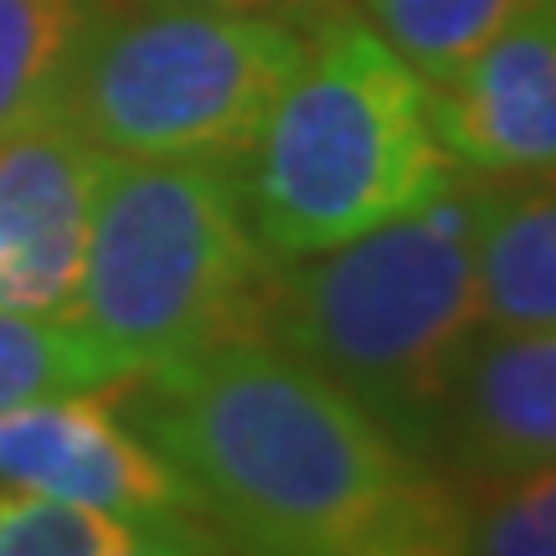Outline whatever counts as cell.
Listing matches in <instances>:
<instances>
[{
	"mask_svg": "<svg viewBox=\"0 0 556 556\" xmlns=\"http://www.w3.org/2000/svg\"><path fill=\"white\" fill-rule=\"evenodd\" d=\"M139 5H160V11H258V16L315 21L325 11H336L340 0H139Z\"/></svg>",
	"mask_w": 556,
	"mask_h": 556,
	"instance_id": "obj_16",
	"label": "cell"
},
{
	"mask_svg": "<svg viewBox=\"0 0 556 556\" xmlns=\"http://www.w3.org/2000/svg\"><path fill=\"white\" fill-rule=\"evenodd\" d=\"M129 381V366L73 319L0 309V413L62 392H114Z\"/></svg>",
	"mask_w": 556,
	"mask_h": 556,
	"instance_id": "obj_12",
	"label": "cell"
},
{
	"mask_svg": "<svg viewBox=\"0 0 556 556\" xmlns=\"http://www.w3.org/2000/svg\"><path fill=\"white\" fill-rule=\"evenodd\" d=\"M242 206L278 263L330 253L458 186L428 83L345 5L309 21L294 78L238 160Z\"/></svg>",
	"mask_w": 556,
	"mask_h": 556,
	"instance_id": "obj_3",
	"label": "cell"
},
{
	"mask_svg": "<svg viewBox=\"0 0 556 556\" xmlns=\"http://www.w3.org/2000/svg\"><path fill=\"white\" fill-rule=\"evenodd\" d=\"M278 268L248 222L238 165L103 160L67 319L139 381L263 340Z\"/></svg>",
	"mask_w": 556,
	"mask_h": 556,
	"instance_id": "obj_4",
	"label": "cell"
},
{
	"mask_svg": "<svg viewBox=\"0 0 556 556\" xmlns=\"http://www.w3.org/2000/svg\"><path fill=\"white\" fill-rule=\"evenodd\" d=\"M366 21L417 78L443 83L479 58L531 0H361Z\"/></svg>",
	"mask_w": 556,
	"mask_h": 556,
	"instance_id": "obj_13",
	"label": "cell"
},
{
	"mask_svg": "<svg viewBox=\"0 0 556 556\" xmlns=\"http://www.w3.org/2000/svg\"><path fill=\"white\" fill-rule=\"evenodd\" d=\"M309 21L258 11H99L52 124L103 160L238 165L294 78Z\"/></svg>",
	"mask_w": 556,
	"mask_h": 556,
	"instance_id": "obj_5",
	"label": "cell"
},
{
	"mask_svg": "<svg viewBox=\"0 0 556 556\" xmlns=\"http://www.w3.org/2000/svg\"><path fill=\"white\" fill-rule=\"evenodd\" d=\"M109 556H206L197 536H176V531H124Z\"/></svg>",
	"mask_w": 556,
	"mask_h": 556,
	"instance_id": "obj_17",
	"label": "cell"
},
{
	"mask_svg": "<svg viewBox=\"0 0 556 556\" xmlns=\"http://www.w3.org/2000/svg\"><path fill=\"white\" fill-rule=\"evenodd\" d=\"M479 294L490 330H556V180L479 186Z\"/></svg>",
	"mask_w": 556,
	"mask_h": 556,
	"instance_id": "obj_10",
	"label": "cell"
},
{
	"mask_svg": "<svg viewBox=\"0 0 556 556\" xmlns=\"http://www.w3.org/2000/svg\"><path fill=\"white\" fill-rule=\"evenodd\" d=\"M0 495L93 510L129 531H201L180 475L103 392H62L0 413Z\"/></svg>",
	"mask_w": 556,
	"mask_h": 556,
	"instance_id": "obj_6",
	"label": "cell"
},
{
	"mask_svg": "<svg viewBox=\"0 0 556 556\" xmlns=\"http://www.w3.org/2000/svg\"><path fill=\"white\" fill-rule=\"evenodd\" d=\"M103 0H0V139L52 124L62 78Z\"/></svg>",
	"mask_w": 556,
	"mask_h": 556,
	"instance_id": "obj_11",
	"label": "cell"
},
{
	"mask_svg": "<svg viewBox=\"0 0 556 556\" xmlns=\"http://www.w3.org/2000/svg\"><path fill=\"white\" fill-rule=\"evenodd\" d=\"M469 556H556V464L500 484H469Z\"/></svg>",
	"mask_w": 556,
	"mask_h": 556,
	"instance_id": "obj_14",
	"label": "cell"
},
{
	"mask_svg": "<svg viewBox=\"0 0 556 556\" xmlns=\"http://www.w3.org/2000/svg\"><path fill=\"white\" fill-rule=\"evenodd\" d=\"M433 454L464 484H500L556 464V330H490L475 340L443 407Z\"/></svg>",
	"mask_w": 556,
	"mask_h": 556,
	"instance_id": "obj_9",
	"label": "cell"
},
{
	"mask_svg": "<svg viewBox=\"0 0 556 556\" xmlns=\"http://www.w3.org/2000/svg\"><path fill=\"white\" fill-rule=\"evenodd\" d=\"M99 165L103 155L62 124L0 139V309L67 319Z\"/></svg>",
	"mask_w": 556,
	"mask_h": 556,
	"instance_id": "obj_8",
	"label": "cell"
},
{
	"mask_svg": "<svg viewBox=\"0 0 556 556\" xmlns=\"http://www.w3.org/2000/svg\"><path fill=\"white\" fill-rule=\"evenodd\" d=\"M458 176L556 180V0H531L479 58L428 88Z\"/></svg>",
	"mask_w": 556,
	"mask_h": 556,
	"instance_id": "obj_7",
	"label": "cell"
},
{
	"mask_svg": "<svg viewBox=\"0 0 556 556\" xmlns=\"http://www.w3.org/2000/svg\"><path fill=\"white\" fill-rule=\"evenodd\" d=\"M479 336V186H448L413 217L283 263L263 330L422 458Z\"/></svg>",
	"mask_w": 556,
	"mask_h": 556,
	"instance_id": "obj_2",
	"label": "cell"
},
{
	"mask_svg": "<svg viewBox=\"0 0 556 556\" xmlns=\"http://www.w3.org/2000/svg\"><path fill=\"white\" fill-rule=\"evenodd\" d=\"M129 422L232 556H469V495L274 340L139 377Z\"/></svg>",
	"mask_w": 556,
	"mask_h": 556,
	"instance_id": "obj_1",
	"label": "cell"
},
{
	"mask_svg": "<svg viewBox=\"0 0 556 556\" xmlns=\"http://www.w3.org/2000/svg\"><path fill=\"white\" fill-rule=\"evenodd\" d=\"M129 526L31 495H0V556H109Z\"/></svg>",
	"mask_w": 556,
	"mask_h": 556,
	"instance_id": "obj_15",
	"label": "cell"
}]
</instances>
